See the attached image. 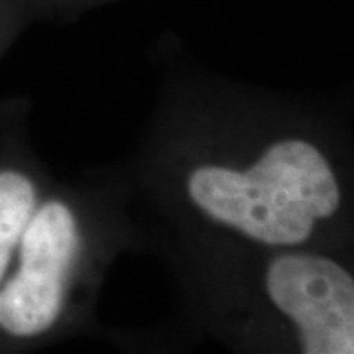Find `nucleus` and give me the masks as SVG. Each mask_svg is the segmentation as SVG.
<instances>
[{
    "label": "nucleus",
    "instance_id": "f257e3e1",
    "mask_svg": "<svg viewBox=\"0 0 354 354\" xmlns=\"http://www.w3.org/2000/svg\"><path fill=\"white\" fill-rule=\"evenodd\" d=\"M193 203L216 223L270 246L305 242L341 205L325 156L305 140H279L248 169L203 165L191 174Z\"/></svg>",
    "mask_w": 354,
    "mask_h": 354
},
{
    "label": "nucleus",
    "instance_id": "20e7f679",
    "mask_svg": "<svg viewBox=\"0 0 354 354\" xmlns=\"http://www.w3.org/2000/svg\"><path fill=\"white\" fill-rule=\"evenodd\" d=\"M36 209L34 183L18 171H0V279Z\"/></svg>",
    "mask_w": 354,
    "mask_h": 354
},
{
    "label": "nucleus",
    "instance_id": "7ed1b4c3",
    "mask_svg": "<svg viewBox=\"0 0 354 354\" xmlns=\"http://www.w3.org/2000/svg\"><path fill=\"white\" fill-rule=\"evenodd\" d=\"M266 291L299 329L305 354L354 353V281L341 264L283 254L266 272Z\"/></svg>",
    "mask_w": 354,
    "mask_h": 354
},
{
    "label": "nucleus",
    "instance_id": "f03ea898",
    "mask_svg": "<svg viewBox=\"0 0 354 354\" xmlns=\"http://www.w3.org/2000/svg\"><path fill=\"white\" fill-rule=\"evenodd\" d=\"M79 250L71 209L46 203L20 239V268L0 290V327L16 337L48 330L62 313L67 276Z\"/></svg>",
    "mask_w": 354,
    "mask_h": 354
}]
</instances>
